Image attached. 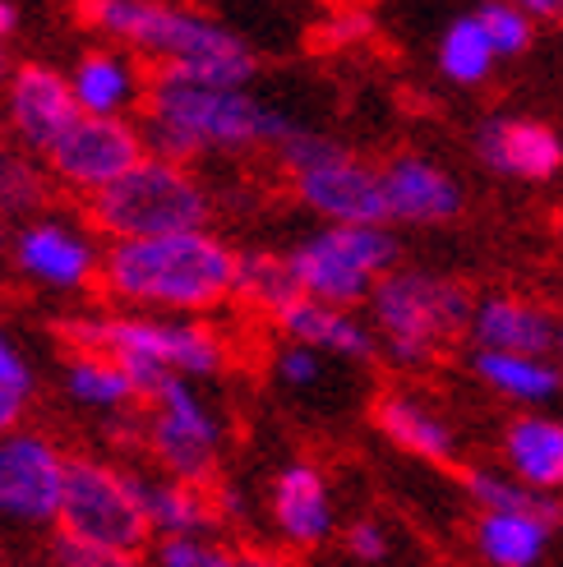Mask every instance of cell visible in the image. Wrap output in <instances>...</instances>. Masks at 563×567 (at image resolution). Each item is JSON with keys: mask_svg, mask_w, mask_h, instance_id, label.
Wrapping results in <instances>:
<instances>
[{"mask_svg": "<svg viewBox=\"0 0 563 567\" xmlns=\"http://www.w3.org/2000/svg\"><path fill=\"white\" fill-rule=\"evenodd\" d=\"M55 337L70 351H102L121 364H157L176 379L204 383L227 370V342L204 319L176 315H116V309H74L55 319Z\"/></svg>", "mask_w": 563, "mask_h": 567, "instance_id": "4", "label": "cell"}, {"mask_svg": "<svg viewBox=\"0 0 563 567\" xmlns=\"http://www.w3.org/2000/svg\"><path fill=\"white\" fill-rule=\"evenodd\" d=\"M144 452L162 475L213 485L222 466V415L199 383L172 379L144 406Z\"/></svg>", "mask_w": 563, "mask_h": 567, "instance_id": "9", "label": "cell"}, {"mask_svg": "<svg viewBox=\"0 0 563 567\" xmlns=\"http://www.w3.org/2000/svg\"><path fill=\"white\" fill-rule=\"evenodd\" d=\"M287 264L305 300L356 309L370 305L392 268H402V245L392 226H319L287 249Z\"/></svg>", "mask_w": 563, "mask_h": 567, "instance_id": "7", "label": "cell"}, {"mask_svg": "<svg viewBox=\"0 0 563 567\" xmlns=\"http://www.w3.org/2000/svg\"><path fill=\"white\" fill-rule=\"evenodd\" d=\"M144 558L149 567H240V549L217 535H162Z\"/></svg>", "mask_w": 563, "mask_h": 567, "instance_id": "31", "label": "cell"}, {"mask_svg": "<svg viewBox=\"0 0 563 567\" xmlns=\"http://www.w3.org/2000/svg\"><path fill=\"white\" fill-rule=\"evenodd\" d=\"M55 530L74 535V540L144 554L153 545V526H149V507H144V475L121 462L79 457L74 452Z\"/></svg>", "mask_w": 563, "mask_h": 567, "instance_id": "8", "label": "cell"}, {"mask_svg": "<svg viewBox=\"0 0 563 567\" xmlns=\"http://www.w3.org/2000/svg\"><path fill=\"white\" fill-rule=\"evenodd\" d=\"M268 513H273L282 545H291V549H319V545L332 540V530H337L328 475L315 462H287L273 475Z\"/></svg>", "mask_w": 563, "mask_h": 567, "instance_id": "19", "label": "cell"}, {"mask_svg": "<svg viewBox=\"0 0 563 567\" xmlns=\"http://www.w3.org/2000/svg\"><path fill=\"white\" fill-rule=\"evenodd\" d=\"M144 507L153 540H162V535H213L222 522V503L208 485H190V480H172L162 471L144 475Z\"/></svg>", "mask_w": 563, "mask_h": 567, "instance_id": "25", "label": "cell"}, {"mask_svg": "<svg viewBox=\"0 0 563 567\" xmlns=\"http://www.w3.org/2000/svg\"><path fill=\"white\" fill-rule=\"evenodd\" d=\"M287 342H300L309 351H319L328 360H375L379 355V337L365 323L356 309H337V305H319V300H296L287 315L273 323Z\"/></svg>", "mask_w": 563, "mask_h": 567, "instance_id": "21", "label": "cell"}, {"mask_svg": "<svg viewBox=\"0 0 563 567\" xmlns=\"http://www.w3.org/2000/svg\"><path fill=\"white\" fill-rule=\"evenodd\" d=\"M61 383L70 392V402L89 406V411H134L139 406V388L125 374V364L116 355L102 351H70L61 364Z\"/></svg>", "mask_w": 563, "mask_h": 567, "instance_id": "26", "label": "cell"}, {"mask_svg": "<svg viewBox=\"0 0 563 567\" xmlns=\"http://www.w3.org/2000/svg\"><path fill=\"white\" fill-rule=\"evenodd\" d=\"M6 245H10V231H6V213H0V254H6Z\"/></svg>", "mask_w": 563, "mask_h": 567, "instance_id": "44", "label": "cell"}, {"mask_svg": "<svg viewBox=\"0 0 563 567\" xmlns=\"http://www.w3.org/2000/svg\"><path fill=\"white\" fill-rule=\"evenodd\" d=\"M324 370H328V355L309 351L300 342H287L273 355V374H277V383H287V388H319Z\"/></svg>", "mask_w": 563, "mask_h": 567, "instance_id": "34", "label": "cell"}, {"mask_svg": "<svg viewBox=\"0 0 563 567\" xmlns=\"http://www.w3.org/2000/svg\"><path fill=\"white\" fill-rule=\"evenodd\" d=\"M6 116H10V134L14 144L28 148L33 157H47L83 111L74 102L70 74H61L55 65L42 61H23L10 83H6Z\"/></svg>", "mask_w": 563, "mask_h": 567, "instance_id": "14", "label": "cell"}, {"mask_svg": "<svg viewBox=\"0 0 563 567\" xmlns=\"http://www.w3.org/2000/svg\"><path fill=\"white\" fill-rule=\"evenodd\" d=\"M342 549L356 558V563H383L388 558V530L375 522V517H356L347 530H342Z\"/></svg>", "mask_w": 563, "mask_h": 567, "instance_id": "35", "label": "cell"}, {"mask_svg": "<svg viewBox=\"0 0 563 567\" xmlns=\"http://www.w3.org/2000/svg\"><path fill=\"white\" fill-rule=\"evenodd\" d=\"M554 360L563 364V315H559V337H554Z\"/></svg>", "mask_w": 563, "mask_h": 567, "instance_id": "43", "label": "cell"}, {"mask_svg": "<svg viewBox=\"0 0 563 567\" xmlns=\"http://www.w3.org/2000/svg\"><path fill=\"white\" fill-rule=\"evenodd\" d=\"M144 157H149V138L130 116H121V121L79 116L61 138H55V148L42 162L61 189L93 198L106 185H116L125 172H134Z\"/></svg>", "mask_w": 563, "mask_h": 567, "instance_id": "12", "label": "cell"}, {"mask_svg": "<svg viewBox=\"0 0 563 567\" xmlns=\"http://www.w3.org/2000/svg\"><path fill=\"white\" fill-rule=\"evenodd\" d=\"M383 194H388V221L392 226H448L462 217L467 194L458 176H448L420 153H398L383 166Z\"/></svg>", "mask_w": 563, "mask_h": 567, "instance_id": "15", "label": "cell"}, {"mask_svg": "<svg viewBox=\"0 0 563 567\" xmlns=\"http://www.w3.org/2000/svg\"><path fill=\"white\" fill-rule=\"evenodd\" d=\"M51 189H55V181L47 172V162H38L33 153L19 148V144L0 148V213L19 217V221L38 217L51 204Z\"/></svg>", "mask_w": 563, "mask_h": 567, "instance_id": "30", "label": "cell"}, {"mask_svg": "<svg viewBox=\"0 0 563 567\" xmlns=\"http://www.w3.org/2000/svg\"><path fill=\"white\" fill-rule=\"evenodd\" d=\"M14 70H19V65H14V55H10V42H0V83H10Z\"/></svg>", "mask_w": 563, "mask_h": 567, "instance_id": "42", "label": "cell"}, {"mask_svg": "<svg viewBox=\"0 0 563 567\" xmlns=\"http://www.w3.org/2000/svg\"><path fill=\"white\" fill-rule=\"evenodd\" d=\"M462 485H467V498L475 503V513H531V517H545V522L563 526V498L559 494L531 489L518 475L499 471V466H471Z\"/></svg>", "mask_w": 563, "mask_h": 567, "instance_id": "28", "label": "cell"}, {"mask_svg": "<svg viewBox=\"0 0 563 567\" xmlns=\"http://www.w3.org/2000/svg\"><path fill=\"white\" fill-rule=\"evenodd\" d=\"M240 249L222 236L176 231L153 240H116L102 259V296L125 305L130 315H176L204 319L236 300Z\"/></svg>", "mask_w": 563, "mask_h": 567, "instance_id": "1", "label": "cell"}, {"mask_svg": "<svg viewBox=\"0 0 563 567\" xmlns=\"http://www.w3.org/2000/svg\"><path fill=\"white\" fill-rule=\"evenodd\" d=\"M240 567H296L287 554H277V549H240Z\"/></svg>", "mask_w": 563, "mask_h": 567, "instance_id": "40", "label": "cell"}, {"mask_svg": "<svg viewBox=\"0 0 563 567\" xmlns=\"http://www.w3.org/2000/svg\"><path fill=\"white\" fill-rule=\"evenodd\" d=\"M471 309L475 296L467 281L434 268H392L370 296L379 351L402 370H426L467 337Z\"/></svg>", "mask_w": 563, "mask_h": 567, "instance_id": "5", "label": "cell"}, {"mask_svg": "<svg viewBox=\"0 0 563 567\" xmlns=\"http://www.w3.org/2000/svg\"><path fill=\"white\" fill-rule=\"evenodd\" d=\"M471 347L475 351H518V355H554L559 315L522 291H490L475 296L471 309Z\"/></svg>", "mask_w": 563, "mask_h": 567, "instance_id": "16", "label": "cell"}, {"mask_svg": "<svg viewBox=\"0 0 563 567\" xmlns=\"http://www.w3.org/2000/svg\"><path fill=\"white\" fill-rule=\"evenodd\" d=\"M300 208H309L324 226H392L383 172L337 144L328 157L300 166L287 176Z\"/></svg>", "mask_w": 563, "mask_h": 567, "instance_id": "13", "label": "cell"}, {"mask_svg": "<svg viewBox=\"0 0 563 567\" xmlns=\"http://www.w3.org/2000/svg\"><path fill=\"white\" fill-rule=\"evenodd\" d=\"M475 157H481L494 176L503 181H554L563 172V138L545 121L531 116H494L475 130L471 138Z\"/></svg>", "mask_w": 563, "mask_h": 567, "instance_id": "18", "label": "cell"}, {"mask_svg": "<svg viewBox=\"0 0 563 567\" xmlns=\"http://www.w3.org/2000/svg\"><path fill=\"white\" fill-rule=\"evenodd\" d=\"M471 374L513 406H545L563 392V364L554 355L471 351Z\"/></svg>", "mask_w": 563, "mask_h": 567, "instance_id": "24", "label": "cell"}, {"mask_svg": "<svg viewBox=\"0 0 563 567\" xmlns=\"http://www.w3.org/2000/svg\"><path fill=\"white\" fill-rule=\"evenodd\" d=\"M554 530H563V526L531 517V513H475L471 549L485 567H541Z\"/></svg>", "mask_w": 563, "mask_h": 567, "instance_id": "23", "label": "cell"}, {"mask_svg": "<svg viewBox=\"0 0 563 567\" xmlns=\"http://www.w3.org/2000/svg\"><path fill=\"white\" fill-rule=\"evenodd\" d=\"M300 300L296 272L287 264V254H268V249H240V268H236V305H245L249 315H259L277 323L287 309Z\"/></svg>", "mask_w": 563, "mask_h": 567, "instance_id": "27", "label": "cell"}, {"mask_svg": "<svg viewBox=\"0 0 563 567\" xmlns=\"http://www.w3.org/2000/svg\"><path fill=\"white\" fill-rule=\"evenodd\" d=\"M70 457L47 430L0 434V522L14 526H55L70 480Z\"/></svg>", "mask_w": 563, "mask_h": 567, "instance_id": "11", "label": "cell"}, {"mask_svg": "<svg viewBox=\"0 0 563 567\" xmlns=\"http://www.w3.org/2000/svg\"><path fill=\"white\" fill-rule=\"evenodd\" d=\"M559 236H563V221H559Z\"/></svg>", "mask_w": 563, "mask_h": 567, "instance_id": "45", "label": "cell"}, {"mask_svg": "<svg viewBox=\"0 0 563 567\" xmlns=\"http://www.w3.org/2000/svg\"><path fill=\"white\" fill-rule=\"evenodd\" d=\"M83 213L98 236L116 240H153L176 231H204L213 217V194L190 162L149 153L116 185L83 198Z\"/></svg>", "mask_w": 563, "mask_h": 567, "instance_id": "6", "label": "cell"}, {"mask_svg": "<svg viewBox=\"0 0 563 567\" xmlns=\"http://www.w3.org/2000/svg\"><path fill=\"white\" fill-rule=\"evenodd\" d=\"M0 388H10L19 392L23 402H33V392H38V379H33V364L23 360V351L14 347V337L6 332V323H0Z\"/></svg>", "mask_w": 563, "mask_h": 567, "instance_id": "37", "label": "cell"}, {"mask_svg": "<svg viewBox=\"0 0 563 567\" xmlns=\"http://www.w3.org/2000/svg\"><path fill=\"white\" fill-rule=\"evenodd\" d=\"M139 121H144L139 130L149 138V153L194 162L208 153L264 148L268 102H259L249 89H213L185 74L153 70Z\"/></svg>", "mask_w": 563, "mask_h": 567, "instance_id": "3", "label": "cell"}, {"mask_svg": "<svg viewBox=\"0 0 563 567\" xmlns=\"http://www.w3.org/2000/svg\"><path fill=\"white\" fill-rule=\"evenodd\" d=\"M51 567H149L144 554L134 549H111V545H93V540H74V535L55 530L51 549H47Z\"/></svg>", "mask_w": 563, "mask_h": 567, "instance_id": "33", "label": "cell"}, {"mask_svg": "<svg viewBox=\"0 0 563 567\" xmlns=\"http://www.w3.org/2000/svg\"><path fill=\"white\" fill-rule=\"evenodd\" d=\"M19 33V6L14 0H0V42H10Z\"/></svg>", "mask_w": 563, "mask_h": 567, "instance_id": "41", "label": "cell"}, {"mask_svg": "<svg viewBox=\"0 0 563 567\" xmlns=\"http://www.w3.org/2000/svg\"><path fill=\"white\" fill-rule=\"evenodd\" d=\"M471 14L481 19L499 61H518V55H526L531 47H536V23H531L513 0H481Z\"/></svg>", "mask_w": 563, "mask_h": 567, "instance_id": "32", "label": "cell"}, {"mask_svg": "<svg viewBox=\"0 0 563 567\" xmlns=\"http://www.w3.org/2000/svg\"><path fill=\"white\" fill-rule=\"evenodd\" d=\"M10 259H14V272L28 277L33 287L74 296V291H89L102 281L106 249L98 245V231L89 221H74L61 213H38L14 226Z\"/></svg>", "mask_w": 563, "mask_h": 567, "instance_id": "10", "label": "cell"}, {"mask_svg": "<svg viewBox=\"0 0 563 567\" xmlns=\"http://www.w3.org/2000/svg\"><path fill=\"white\" fill-rule=\"evenodd\" d=\"M370 420L375 430L416 462H430V466H458L462 457V439L453 430L434 402H426L420 392H407V388H388L375 396L370 406Z\"/></svg>", "mask_w": 563, "mask_h": 567, "instance_id": "17", "label": "cell"}, {"mask_svg": "<svg viewBox=\"0 0 563 567\" xmlns=\"http://www.w3.org/2000/svg\"><path fill=\"white\" fill-rule=\"evenodd\" d=\"M74 19L102 42L153 61V70L213 89H245L259 70V55L245 38L176 0H74Z\"/></svg>", "mask_w": 563, "mask_h": 567, "instance_id": "2", "label": "cell"}, {"mask_svg": "<svg viewBox=\"0 0 563 567\" xmlns=\"http://www.w3.org/2000/svg\"><path fill=\"white\" fill-rule=\"evenodd\" d=\"M503 471L541 494H563V420L513 415L503 430Z\"/></svg>", "mask_w": 563, "mask_h": 567, "instance_id": "22", "label": "cell"}, {"mask_svg": "<svg viewBox=\"0 0 563 567\" xmlns=\"http://www.w3.org/2000/svg\"><path fill=\"white\" fill-rule=\"evenodd\" d=\"M370 38H375V19L365 14V10H337V14L319 28V42H324V47H337V51L360 47V42H370Z\"/></svg>", "mask_w": 563, "mask_h": 567, "instance_id": "36", "label": "cell"}, {"mask_svg": "<svg viewBox=\"0 0 563 567\" xmlns=\"http://www.w3.org/2000/svg\"><path fill=\"white\" fill-rule=\"evenodd\" d=\"M70 89L83 116H134L144 106L149 93V74L139 65V55L121 47H98L89 55H79V65L70 70Z\"/></svg>", "mask_w": 563, "mask_h": 567, "instance_id": "20", "label": "cell"}, {"mask_svg": "<svg viewBox=\"0 0 563 567\" xmlns=\"http://www.w3.org/2000/svg\"><path fill=\"white\" fill-rule=\"evenodd\" d=\"M23 411H28V402H23V396H19V392H10V388H0V434L19 430Z\"/></svg>", "mask_w": 563, "mask_h": 567, "instance_id": "39", "label": "cell"}, {"mask_svg": "<svg viewBox=\"0 0 563 567\" xmlns=\"http://www.w3.org/2000/svg\"><path fill=\"white\" fill-rule=\"evenodd\" d=\"M439 74L453 83V89H481V83L494 74L499 55L485 38V28L475 14H458L453 23L439 33V51H434Z\"/></svg>", "mask_w": 563, "mask_h": 567, "instance_id": "29", "label": "cell"}, {"mask_svg": "<svg viewBox=\"0 0 563 567\" xmlns=\"http://www.w3.org/2000/svg\"><path fill=\"white\" fill-rule=\"evenodd\" d=\"M513 6H518L531 23H554V28H563V0H513Z\"/></svg>", "mask_w": 563, "mask_h": 567, "instance_id": "38", "label": "cell"}]
</instances>
